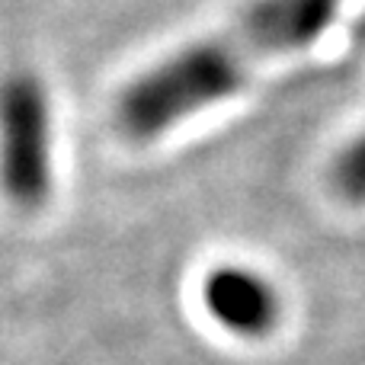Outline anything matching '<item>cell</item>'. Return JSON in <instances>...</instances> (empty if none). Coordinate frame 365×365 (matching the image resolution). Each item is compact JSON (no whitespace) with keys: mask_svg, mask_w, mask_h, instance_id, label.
I'll list each match as a JSON object with an SVG mask.
<instances>
[{"mask_svg":"<svg viewBox=\"0 0 365 365\" xmlns=\"http://www.w3.org/2000/svg\"><path fill=\"white\" fill-rule=\"evenodd\" d=\"M340 0H253L221 32L180 48L135 77L119 96L115 122L132 141H151L177 122L234 96L269 58L321 38Z\"/></svg>","mask_w":365,"mask_h":365,"instance_id":"obj_1","label":"cell"},{"mask_svg":"<svg viewBox=\"0 0 365 365\" xmlns=\"http://www.w3.org/2000/svg\"><path fill=\"white\" fill-rule=\"evenodd\" d=\"M0 189L26 212L51 192L48 93L32 71H10L0 81Z\"/></svg>","mask_w":365,"mask_h":365,"instance_id":"obj_2","label":"cell"},{"mask_svg":"<svg viewBox=\"0 0 365 365\" xmlns=\"http://www.w3.org/2000/svg\"><path fill=\"white\" fill-rule=\"evenodd\" d=\"M208 314L237 336H266L279 321V295L269 279L244 266H218L202 282Z\"/></svg>","mask_w":365,"mask_h":365,"instance_id":"obj_3","label":"cell"},{"mask_svg":"<svg viewBox=\"0 0 365 365\" xmlns=\"http://www.w3.org/2000/svg\"><path fill=\"white\" fill-rule=\"evenodd\" d=\"M334 186L346 202H365V135L346 145V151L334 164Z\"/></svg>","mask_w":365,"mask_h":365,"instance_id":"obj_4","label":"cell"}]
</instances>
